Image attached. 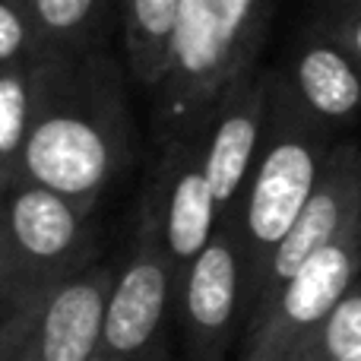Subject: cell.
<instances>
[{"label":"cell","mask_w":361,"mask_h":361,"mask_svg":"<svg viewBox=\"0 0 361 361\" xmlns=\"http://www.w3.org/2000/svg\"><path fill=\"white\" fill-rule=\"evenodd\" d=\"M269 76L273 70H254L244 76L212 111L206 127L200 130L203 143V165L216 197L219 225L231 222L241 203V193L254 171L260 152L263 124L269 105Z\"/></svg>","instance_id":"10"},{"label":"cell","mask_w":361,"mask_h":361,"mask_svg":"<svg viewBox=\"0 0 361 361\" xmlns=\"http://www.w3.org/2000/svg\"><path fill=\"white\" fill-rule=\"evenodd\" d=\"M124 23V54L133 82L156 92L165 80L180 0H118Z\"/></svg>","instance_id":"13"},{"label":"cell","mask_w":361,"mask_h":361,"mask_svg":"<svg viewBox=\"0 0 361 361\" xmlns=\"http://www.w3.org/2000/svg\"><path fill=\"white\" fill-rule=\"evenodd\" d=\"M282 73L301 105L330 130L361 118V63L320 29L301 32Z\"/></svg>","instance_id":"12"},{"label":"cell","mask_w":361,"mask_h":361,"mask_svg":"<svg viewBox=\"0 0 361 361\" xmlns=\"http://www.w3.org/2000/svg\"><path fill=\"white\" fill-rule=\"evenodd\" d=\"M32 61L0 67V165L13 175H23L19 165L32 124Z\"/></svg>","instance_id":"15"},{"label":"cell","mask_w":361,"mask_h":361,"mask_svg":"<svg viewBox=\"0 0 361 361\" xmlns=\"http://www.w3.org/2000/svg\"><path fill=\"white\" fill-rule=\"evenodd\" d=\"M38 57L35 0H0V67Z\"/></svg>","instance_id":"17"},{"label":"cell","mask_w":361,"mask_h":361,"mask_svg":"<svg viewBox=\"0 0 361 361\" xmlns=\"http://www.w3.org/2000/svg\"><path fill=\"white\" fill-rule=\"evenodd\" d=\"M16 178H19V175H13V171H6L4 165H0V193H4L6 187H10V184H13V180H16Z\"/></svg>","instance_id":"22"},{"label":"cell","mask_w":361,"mask_h":361,"mask_svg":"<svg viewBox=\"0 0 361 361\" xmlns=\"http://www.w3.org/2000/svg\"><path fill=\"white\" fill-rule=\"evenodd\" d=\"M114 269L89 263L51 292L23 301L38 361H89L102 352Z\"/></svg>","instance_id":"11"},{"label":"cell","mask_w":361,"mask_h":361,"mask_svg":"<svg viewBox=\"0 0 361 361\" xmlns=\"http://www.w3.org/2000/svg\"><path fill=\"white\" fill-rule=\"evenodd\" d=\"M89 361H171V352H169V339L152 349H143V352H130V355H118V352H99Z\"/></svg>","instance_id":"21"},{"label":"cell","mask_w":361,"mask_h":361,"mask_svg":"<svg viewBox=\"0 0 361 361\" xmlns=\"http://www.w3.org/2000/svg\"><path fill=\"white\" fill-rule=\"evenodd\" d=\"M92 209L19 175L0 193V244L10 254L25 301L92 263Z\"/></svg>","instance_id":"4"},{"label":"cell","mask_w":361,"mask_h":361,"mask_svg":"<svg viewBox=\"0 0 361 361\" xmlns=\"http://www.w3.org/2000/svg\"><path fill=\"white\" fill-rule=\"evenodd\" d=\"M133 162L124 73L105 48L32 61V124L23 178L95 209Z\"/></svg>","instance_id":"1"},{"label":"cell","mask_w":361,"mask_h":361,"mask_svg":"<svg viewBox=\"0 0 361 361\" xmlns=\"http://www.w3.org/2000/svg\"><path fill=\"white\" fill-rule=\"evenodd\" d=\"M178 301L180 276L165 250L156 222L140 212L124 263L114 269L102 352L130 355L165 343V326L178 311Z\"/></svg>","instance_id":"6"},{"label":"cell","mask_w":361,"mask_h":361,"mask_svg":"<svg viewBox=\"0 0 361 361\" xmlns=\"http://www.w3.org/2000/svg\"><path fill=\"white\" fill-rule=\"evenodd\" d=\"M0 361H38L29 336V307L19 305L0 326Z\"/></svg>","instance_id":"19"},{"label":"cell","mask_w":361,"mask_h":361,"mask_svg":"<svg viewBox=\"0 0 361 361\" xmlns=\"http://www.w3.org/2000/svg\"><path fill=\"white\" fill-rule=\"evenodd\" d=\"M111 0H35V35L38 57L82 54L102 48Z\"/></svg>","instance_id":"14"},{"label":"cell","mask_w":361,"mask_h":361,"mask_svg":"<svg viewBox=\"0 0 361 361\" xmlns=\"http://www.w3.org/2000/svg\"><path fill=\"white\" fill-rule=\"evenodd\" d=\"M276 0H180L165 80L152 92L159 143L197 137L219 102L257 67Z\"/></svg>","instance_id":"2"},{"label":"cell","mask_w":361,"mask_h":361,"mask_svg":"<svg viewBox=\"0 0 361 361\" xmlns=\"http://www.w3.org/2000/svg\"><path fill=\"white\" fill-rule=\"evenodd\" d=\"M333 42H339L352 57L361 63V6L349 0H317L311 23Z\"/></svg>","instance_id":"18"},{"label":"cell","mask_w":361,"mask_h":361,"mask_svg":"<svg viewBox=\"0 0 361 361\" xmlns=\"http://www.w3.org/2000/svg\"><path fill=\"white\" fill-rule=\"evenodd\" d=\"M349 4H358V6H361V0H349Z\"/></svg>","instance_id":"24"},{"label":"cell","mask_w":361,"mask_h":361,"mask_svg":"<svg viewBox=\"0 0 361 361\" xmlns=\"http://www.w3.org/2000/svg\"><path fill=\"white\" fill-rule=\"evenodd\" d=\"M244 257L238 231L222 222L193 260L180 282V326H184L187 361H225L235 339L238 320H244Z\"/></svg>","instance_id":"9"},{"label":"cell","mask_w":361,"mask_h":361,"mask_svg":"<svg viewBox=\"0 0 361 361\" xmlns=\"http://www.w3.org/2000/svg\"><path fill=\"white\" fill-rule=\"evenodd\" d=\"M355 352H361V286H352L286 361H345Z\"/></svg>","instance_id":"16"},{"label":"cell","mask_w":361,"mask_h":361,"mask_svg":"<svg viewBox=\"0 0 361 361\" xmlns=\"http://www.w3.org/2000/svg\"><path fill=\"white\" fill-rule=\"evenodd\" d=\"M345 361H361V352H355V355H349Z\"/></svg>","instance_id":"23"},{"label":"cell","mask_w":361,"mask_h":361,"mask_svg":"<svg viewBox=\"0 0 361 361\" xmlns=\"http://www.w3.org/2000/svg\"><path fill=\"white\" fill-rule=\"evenodd\" d=\"M361 269V219L305 263L244 326L238 361H286L288 352L345 298Z\"/></svg>","instance_id":"5"},{"label":"cell","mask_w":361,"mask_h":361,"mask_svg":"<svg viewBox=\"0 0 361 361\" xmlns=\"http://www.w3.org/2000/svg\"><path fill=\"white\" fill-rule=\"evenodd\" d=\"M140 212L156 222L162 244L175 263L180 282L219 228V209L203 165V143L197 137H180L159 143L149 187Z\"/></svg>","instance_id":"8"},{"label":"cell","mask_w":361,"mask_h":361,"mask_svg":"<svg viewBox=\"0 0 361 361\" xmlns=\"http://www.w3.org/2000/svg\"><path fill=\"white\" fill-rule=\"evenodd\" d=\"M355 219H361V149L355 143H333L311 200L298 212L286 238L273 247L257 286L244 298V326L282 292V286L311 257L336 241L345 225Z\"/></svg>","instance_id":"7"},{"label":"cell","mask_w":361,"mask_h":361,"mask_svg":"<svg viewBox=\"0 0 361 361\" xmlns=\"http://www.w3.org/2000/svg\"><path fill=\"white\" fill-rule=\"evenodd\" d=\"M23 301H25V288H23V282H19V273H16V267H13L10 254H6L4 244H0V305L19 307Z\"/></svg>","instance_id":"20"},{"label":"cell","mask_w":361,"mask_h":361,"mask_svg":"<svg viewBox=\"0 0 361 361\" xmlns=\"http://www.w3.org/2000/svg\"><path fill=\"white\" fill-rule=\"evenodd\" d=\"M330 149V127L301 105L286 73L273 70L260 152L231 219L247 276L244 298L257 286L273 247L311 200Z\"/></svg>","instance_id":"3"}]
</instances>
